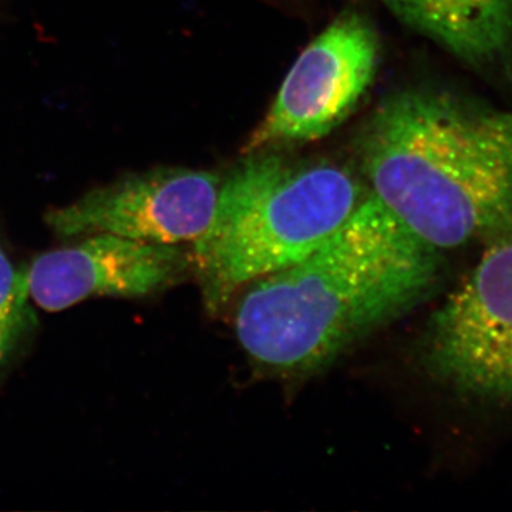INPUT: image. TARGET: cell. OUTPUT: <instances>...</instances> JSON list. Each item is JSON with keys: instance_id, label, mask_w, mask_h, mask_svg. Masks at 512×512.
Here are the masks:
<instances>
[{"instance_id": "6da1fadb", "label": "cell", "mask_w": 512, "mask_h": 512, "mask_svg": "<svg viewBox=\"0 0 512 512\" xmlns=\"http://www.w3.org/2000/svg\"><path fill=\"white\" fill-rule=\"evenodd\" d=\"M440 266V252L367 191L311 255L241 292L238 342L271 372H313L423 301Z\"/></svg>"}, {"instance_id": "7a4b0ae2", "label": "cell", "mask_w": 512, "mask_h": 512, "mask_svg": "<svg viewBox=\"0 0 512 512\" xmlns=\"http://www.w3.org/2000/svg\"><path fill=\"white\" fill-rule=\"evenodd\" d=\"M360 163L369 191L440 254L512 229V111L396 94L367 124Z\"/></svg>"}, {"instance_id": "3957f363", "label": "cell", "mask_w": 512, "mask_h": 512, "mask_svg": "<svg viewBox=\"0 0 512 512\" xmlns=\"http://www.w3.org/2000/svg\"><path fill=\"white\" fill-rule=\"evenodd\" d=\"M365 197L340 165L249 154L221 180L210 228L191 244V269L207 311L217 315L252 282L311 255Z\"/></svg>"}, {"instance_id": "277c9868", "label": "cell", "mask_w": 512, "mask_h": 512, "mask_svg": "<svg viewBox=\"0 0 512 512\" xmlns=\"http://www.w3.org/2000/svg\"><path fill=\"white\" fill-rule=\"evenodd\" d=\"M423 355L451 392L512 409V229L485 241L477 264L433 313Z\"/></svg>"}, {"instance_id": "5b68a950", "label": "cell", "mask_w": 512, "mask_h": 512, "mask_svg": "<svg viewBox=\"0 0 512 512\" xmlns=\"http://www.w3.org/2000/svg\"><path fill=\"white\" fill-rule=\"evenodd\" d=\"M375 32L357 13L339 16L303 50L244 153H262L325 137L352 113L373 82Z\"/></svg>"}, {"instance_id": "8992f818", "label": "cell", "mask_w": 512, "mask_h": 512, "mask_svg": "<svg viewBox=\"0 0 512 512\" xmlns=\"http://www.w3.org/2000/svg\"><path fill=\"white\" fill-rule=\"evenodd\" d=\"M221 178L191 168L161 167L124 175L47 212L59 237L111 234L163 245H191L210 228Z\"/></svg>"}, {"instance_id": "52a82bcc", "label": "cell", "mask_w": 512, "mask_h": 512, "mask_svg": "<svg viewBox=\"0 0 512 512\" xmlns=\"http://www.w3.org/2000/svg\"><path fill=\"white\" fill-rule=\"evenodd\" d=\"M190 268V252L181 245L86 235L28 266L30 299L47 312H60L96 296L141 298L177 284Z\"/></svg>"}, {"instance_id": "ba28073f", "label": "cell", "mask_w": 512, "mask_h": 512, "mask_svg": "<svg viewBox=\"0 0 512 512\" xmlns=\"http://www.w3.org/2000/svg\"><path fill=\"white\" fill-rule=\"evenodd\" d=\"M382 2L407 25L464 62H494L512 45V0Z\"/></svg>"}, {"instance_id": "9c48e42d", "label": "cell", "mask_w": 512, "mask_h": 512, "mask_svg": "<svg viewBox=\"0 0 512 512\" xmlns=\"http://www.w3.org/2000/svg\"><path fill=\"white\" fill-rule=\"evenodd\" d=\"M29 299L28 268L16 269L0 248V366L23 335Z\"/></svg>"}]
</instances>
